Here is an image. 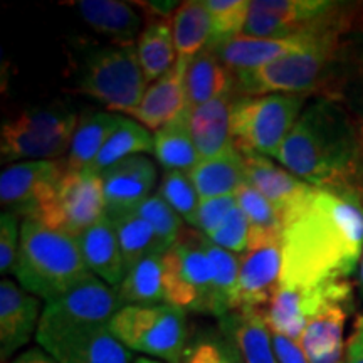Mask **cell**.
<instances>
[{
  "mask_svg": "<svg viewBox=\"0 0 363 363\" xmlns=\"http://www.w3.org/2000/svg\"><path fill=\"white\" fill-rule=\"evenodd\" d=\"M120 310L116 289L91 274L61 298L45 303L35 340L43 350L51 353L59 343L74 335L108 326Z\"/></svg>",
  "mask_w": 363,
  "mask_h": 363,
  "instance_id": "5b68a950",
  "label": "cell"
},
{
  "mask_svg": "<svg viewBox=\"0 0 363 363\" xmlns=\"http://www.w3.org/2000/svg\"><path fill=\"white\" fill-rule=\"evenodd\" d=\"M110 330L131 352H140L165 363L184 362L187 316L174 305L123 306L113 316Z\"/></svg>",
  "mask_w": 363,
  "mask_h": 363,
  "instance_id": "ba28073f",
  "label": "cell"
},
{
  "mask_svg": "<svg viewBox=\"0 0 363 363\" xmlns=\"http://www.w3.org/2000/svg\"><path fill=\"white\" fill-rule=\"evenodd\" d=\"M360 66H362V69H363V48H362V54H360Z\"/></svg>",
  "mask_w": 363,
  "mask_h": 363,
  "instance_id": "816d5d0a",
  "label": "cell"
},
{
  "mask_svg": "<svg viewBox=\"0 0 363 363\" xmlns=\"http://www.w3.org/2000/svg\"><path fill=\"white\" fill-rule=\"evenodd\" d=\"M360 320H362V321H363V316H360Z\"/></svg>",
  "mask_w": 363,
  "mask_h": 363,
  "instance_id": "f5cc1de1",
  "label": "cell"
},
{
  "mask_svg": "<svg viewBox=\"0 0 363 363\" xmlns=\"http://www.w3.org/2000/svg\"><path fill=\"white\" fill-rule=\"evenodd\" d=\"M358 288H360V294L363 298V256H362L360 266H358Z\"/></svg>",
  "mask_w": 363,
  "mask_h": 363,
  "instance_id": "c3c4849f",
  "label": "cell"
},
{
  "mask_svg": "<svg viewBox=\"0 0 363 363\" xmlns=\"http://www.w3.org/2000/svg\"><path fill=\"white\" fill-rule=\"evenodd\" d=\"M219 323L242 363H279L261 310H234L219 318Z\"/></svg>",
  "mask_w": 363,
  "mask_h": 363,
  "instance_id": "cb8c5ba5",
  "label": "cell"
},
{
  "mask_svg": "<svg viewBox=\"0 0 363 363\" xmlns=\"http://www.w3.org/2000/svg\"><path fill=\"white\" fill-rule=\"evenodd\" d=\"M57 363H133V352L111 333L110 325L86 330L49 353Z\"/></svg>",
  "mask_w": 363,
  "mask_h": 363,
  "instance_id": "484cf974",
  "label": "cell"
},
{
  "mask_svg": "<svg viewBox=\"0 0 363 363\" xmlns=\"http://www.w3.org/2000/svg\"><path fill=\"white\" fill-rule=\"evenodd\" d=\"M234 86V74L208 48L190 61L185 74V91L190 108L233 94Z\"/></svg>",
  "mask_w": 363,
  "mask_h": 363,
  "instance_id": "83f0119b",
  "label": "cell"
},
{
  "mask_svg": "<svg viewBox=\"0 0 363 363\" xmlns=\"http://www.w3.org/2000/svg\"><path fill=\"white\" fill-rule=\"evenodd\" d=\"M358 125H360V136H362V145H363V118H362L360 123H358Z\"/></svg>",
  "mask_w": 363,
  "mask_h": 363,
  "instance_id": "f907efd6",
  "label": "cell"
},
{
  "mask_svg": "<svg viewBox=\"0 0 363 363\" xmlns=\"http://www.w3.org/2000/svg\"><path fill=\"white\" fill-rule=\"evenodd\" d=\"M352 303V284L348 279L330 281L313 288H286L278 293L262 311L267 328L293 340H301L308 321L328 303Z\"/></svg>",
  "mask_w": 363,
  "mask_h": 363,
  "instance_id": "9a60e30c",
  "label": "cell"
},
{
  "mask_svg": "<svg viewBox=\"0 0 363 363\" xmlns=\"http://www.w3.org/2000/svg\"><path fill=\"white\" fill-rule=\"evenodd\" d=\"M212 19V40L234 38L244 33L249 7L247 0H203ZM211 40V43H212Z\"/></svg>",
  "mask_w": 363,
  "mask_h": 363,
  "instance_id": "f35d334b",
  "label": "cell"
},
{
  "mask_svg": "<svg viewBox=\"0 0 363 363\" xmlns=\"http://www.w3.org/2000/svg\"><path fill=\"white\" fill-rule=\"evenodd\" d=\"M136 212L150 222L165 249H170L180 239L182 217L160 195H150L142 206H138Z\"/></svg>",
  "mask_w": 363,
  "mask_h": 363,
  "instance_id": "ab89813d",
  "label": "cell"
},
{
  "mask_svg": "<svg viewBox=\"0 0 363 363\" xmlns=\"http://www.w3.org/2000/svg\"><path fill=\"white\" fill-rule=\"evenodd\" d=\"M169 7L172 4H167L165 7H160V4H143L148 16L142 34L136 40V54L148 84L169 72L179 59L172 33V19H169Z\"/></svg>",
  "mask_w": 363,
  "mask_h": 363,
  "instance_id": "44dd1931",
  "label": "cell"
},
{
  "mask_svg": "<svg viewBox=\"0 0 363 363\" xmlns=\"http://www.w3.org/2000/svg\"><path fill=\"white\" fill-rule=\"evenodd\" d=\"M352 303H328L308 321L299 343L311 363H345V323Z\"/></svg>",
  "mask_w": 363,
  "mask_h": 363,
  "instance_id": "7402d4cb",
  "label": "cell"
},
{
  "mask_svg": "<svg viewBox=\"0 0 363 363\" xmlns=\"http://www.w3.org/2000/svg\"><path fill=\"white\" fill-rule=\"evenodd\" d=\"M239 152V150H238ZM242 155L246 180L249 185L259 190L264 197L274 206L281 217L291 212L298 203H301L311 190L313 185L298 179L291 172L276 165L269 157L252 152H239Z\"/></svg>",
  "mask_w": 363,
  "mask_h": 363,
  "instance_id": "d6986e66",
  "label": "cell"
},
{
  "mask_svg": "<svg viewBox=\"0 0 363 363\" xmlns=\"http://www.w3.org/2000/svg\"><path fill=\"white\" fill-rule=\"evenodd\" d=\"M271 342L279 363H311L305 348H303V345L298 340L271 331Z\"/></svg>",
  "mask_w": 363,
  "mask_h": 363,
  "instance_id": "f6af8a7d",
  "label": "cell"
},
{
  "mask_svg": "<svg viewBox=\"0 0 363 363\" xmlns=\"http://www.w3.org/2000/svg\"><path fill=\"white\" fill-rule=\"evenodd\" d=\"M84 22L116 45H133L142 29V17L130 4L118 0H81L74 4Z\"/></svg>",
  "mask_w": 363,
  "mask_h": 363,
  "instance_id": "4316f807",
  "label": "cell"
},
{
  "mask_svg": "<svg viewBox=\"0 0 363 363\" xmlns=\"http://www.w3.org/2000/svg\"><path fill=\"white\" fill-rule=\"evenodd\" d=\"M84 262L96 278L118 288L126 276V266L115 225L104 214L93 227L78 238Z\"/></svg>",
  "mask_w": 363,
  "mask_h": 363,
  "instance_id": "603a6c76",
  "label": "cell"
},
{
  "mask_svg": "<svg viewBox=\"0 0 363 363\" xmlns=\"http://www.w3.org/2000/svg\"><path fill=\"white\" fill-rule=\"evenodd\" d=\"M189 175L201 201L234 195L244 184H247L242 155L235 147L216 158L201 160Z\"/></svg>",
  "mask_w": 363,
  "mask_h": 363,
  "instance_id": "f1b7e54d",
  "label": "cell"
},
{
  "mask_svg": "<svg viewBox=\"0 0 363 363\" xmlns=\"http://www.w3.org/2000/svg\"><path fill=\"white\" fill-rule=\"evenodd\" d=\"M238 207V199L234 195H224V197L202 199L199 203L197 214V229L203 235L212 234L217 227L222 225L230 212Z\"/></svg>",
  "mask_w": 363,
  "mask_h": 363,
  "instance_id": "ee69618b",
  "label": "cell"
},
{
  "mask_svg": "<svg viewBox=\"0 0 363 363\" xmlns=\"http://www.w3.org/2000/svg\"><path fill=\"white\" fill-rule=\"evenodd\" d=\"M345 363H363V321L358 318L345 352Z\"/></svg>",
  "mask_w": 363,
  "mask_h": 363,
  "instance_id": "bcb514c9",
  "label": "cell"
},
{
  "mask_svg": "<svg viewBox=\"0 0 363 363\" xmlns=\"http://www.w3.org/2000/svg\"><path fill=\"white\" fill-rule=\"evenodd\" d=\"M165 254H153V256L145 257L128 269L121 284L115 288L121 308L153 306L167 303L165 284H163Z\"/></svg>",
  "mask_w": 363,
  "mask_h": 363,
  "instance_id": "4dcf8cb0",
  "label": "cell"
},
{
  "mask_svg": "<svg viewBox=\"0 0 363 363\" xmlns=\"http://www.w3.org/2000/svg\"><path fill=\"white\" fill-rule=\"evenodd\" d=\"M133 363H162L158 360H152V358H136Z\"/></svg>",
  "mask_w": 363,
  "mask_h": 363,
  "instance_id": "681fc988",
  "label": "cell"
},
{
  "mask_svg": "<svg viewBox=\"0 0 363 363\" xmlns=\"http://www.w3.org/2000/svg\"><path fill=\"white\" fill-rule=\"evenodd\" d=\"M281 286L348 279L363 256V194L315 187L283 219Z\"/></svg>",
  "mask_w": 363,
  "mask_h": 363,
  "instance_id": "6da1fadb",
  "label": "cell"
},
{
  "mask_svg": "<svg viewBox=\"0 0 363 363\" xmlns=\"http://www.w3.org/2000/svg\"><path fill=\"white\" fill-rule=\"evenodd\" d=\"M66 160H29L9 165L0 175L4 212L38 220L66 174Z\"/></svg>",
  "mask_w": 363,
  "mask_h": 363,
  "instance_id": "4fadbf2b",
  "label": "cell"
},
{
  "mask_svg": "<svg viewBox=\"0 0 363 363\" xmlns=\"http://www.w3.org/2000/svg\"><path fill=\"white\" fill-rule=\"evenodd\" d=\"M235 199L239 208L247 217L251 229L264 234L283 235V217L259 190L244 184L235 192Z\"/></svg>",
  "mask_w": 363,
  "mask_h": 363,
  "instance_id": "74e56055",
  "label": "cell"
},
{
  "mask_svg": "<svg viewBox=\"0 0 363 363\" xmlns=\"http://www.w3.org/2000/svg\"><path fill=\"white\" fill-rule=\"evenodd\" d=\"M148 81L133 45H113L86 59L76 91L101 101L108 110L130 115L142 101Z\"/></svg>",
  "mask_w": 363,
  "mask_h": 363,
  "instance_id": "9c48e42d",
  "label": "cell"
},
{
  "mask_svg": "<svg viewBox=\"0 0 363 363\" xmlns=\"http://www.w3.org/2000/svg\"><path fill=\"white\" fill-rule=\"evenodd\" d=\"M120 120L121 115L110 111L91 113L81 118L66 158L67 170L83 172L88 169L113 135V131L118 128Z\"/></svg>",
  "mask_w": 363,
  "mask_h": 363,
  "instance_id": "d6a6232c",
  "label": "cell"
},
{
  "mask_svg": "<svg viewBox=\"0 0 363 363\" xmlns=\"http://www.w3.org/2000/svg\"><path fill=\"white\" fill-rule=\"evenodd\" d=\"M99 177L106 212L136 211L155 187L157 169L148 157L135 155L118 162Z\"/></svg>",
  "mask_w": 363,
  "mask_h": 363,
  "instance_id": "ac0fdd59",
  "label": "cell"
},
{
  "mask_svg": "<svg viewBox=\"0 0 363 363\" xmlns=\"http://www.w3.org/2000/svg\"><path fill=\"white\" fill-rule=\"evenodd\" d=\"M249 235H251V224L238 206L222 222V225L217 227L214 233L206 235V238L222 249H227L234 254H242L247 249Z\"/></svg>",
  "mask_w": 363,
  "mask_h": 363,
  "instance_id": "60d3db41",
  "label": "cell"
},
{
  "mask_svg": "<svg viewBox=\"0 0 363 363\" xmlns=\"http://www.w3.org/2000/svg\"><path fill=\"white\" fill-rule=\"evenodd\" d=\"M345 4L330 0H251L244 35L281 39L347 27Z\"/></svg>",
  "mask_w": 363,
  "mask_h": 363,
  "instance_id": "30bf717a",
  "label": "cell"
},
{
  "mask_svg": "<svg viewBox=\"0 0 363 363\" xmlns=\"http://www.w3.org/2000/svg\"><path fill=\"white\" fill-rule=\"evenodd\" d=\"M333 29H337V27H333ZM326 30L281 39H261L239 34L234 35V38L212 40L207 48L220 59L222 65L233 74H239V72L259 69V67L269 65L274 59H279L286 56V54L306 48V45H310L313 40L320 38Z\"/></svg>",
  "mask_w": 363,
  "mask_h": 363,
  "instance_id": "2e32d148",
  "label": "cell"
},
{
  "mask_svg": "<svg viewBox=\"0 0 363 363\" xmlns=\"http://www.w3.org/2000/svg\"><path fill=\"white\" fill-rule=\"evenodd\" d=\"M106 216L115 225L118 242H120L121 252H123L126 272L145 257L153 256V254H165L169 251L160 242L150 222L143 219L136 211L106 212Z\"/></svg>",
  "mask_w": 363,
  "mask_h": 363,
  "instance_id": "836d02e7",
  "label": "cell"
},
{
  "mask_svg": "<svg viewBox=\"0 0 363 363\" xmlns=\"http://www.w3.org/2000/svg\"><path fill=\"white\" fill-rule=\"evenodd\" d=\"M233 101V94H227L201 106L190 108V131L201 160L216 158L234 148L230 131Z\"/></svg>",
  "mask_w": 363,
  "mask_h": 363,
  "instance_id": "d4e9b609",
  "label": "cell"
},
{
  "mask_svg": "<svg viewBox=\"0 0 363 363\" xmlns=\"http://www.w3.org/2000/svg\"><path fill=\"white\" fill-rule=\"evenodd\" d=\"M155 157L165 172L190 174L201 162L190 131V106L153 135Z\"/></svg>",
  "mask_w": 363,
  "mask_h": 363,
  "instance_id": "f546056e",
  "label": "cell"
},
{
  "mask_svg": "<svg viewBox=\"0 0 363 363\" xmlns=\"http://www.w3.org/2000/svg\"><path fill=\"white\" fill-rule=\"evenodd\" d=\"M306 94L238 96L230 108V131L239 152L278 157L284 140L296 125Z\"/></svg>",
  "mask_w": 363,
  "mask_h": 363,
  "instance_id": "8992f818",
  "label": "cell"
},
{
  "mask_svg": "<svg viewBox=\"0 0 363 363\" xmlns=\"http://www.w3.org/2000/svg\"><path fill=\"white\" fill-rule=\"evenodd\" d=\"M283 235L251 229L247 249L239 257L235 310H264L281 286Z\"/></svg>",
  "mask_w": 363,
  "mask_h": 363,
  "instance_id": "5bb4252c",
  "label": "cell"
},
{
  "mask_svg": "<svg viewBox=\"0 0 363 363\" xmlns=\"http://www.w3.org/2000/svg\"><path fill=\"white\" fill-rule=\"evenodd\" d=\"M78 123L76 113L62 106L22 111L2 125L0 160H59L69 153Z\"/></svg>",
  "mask_w": 363,
  "mask_h": 363,
  "instance_id": "52a82bcc",
  "label": "cell"
},
{
  "mask_svg": "<svg viewBox=\"0 0 363 363\" xmlns=\"http://www.w3.org/2000/svg\"><path fill=\"white\" fill-rule=\"evenodd\" d=\"M142 153H155V140L152 133L138 121L121 116L118 128L113 131L101 152L86 170L91 174L101 175L104 170L116 165L118 162L142 155Z\"/></svg>",
  "mask_w": 363,
  "mask_h": 363,
  "instance_id": "e575fe53",
  "label": "cell"
},
{
  "mask_svg": "<svg viewBox=\"0 0 363 363\" xmlns=\"http://www.w3.org/2000/svg\"><path fill=\"white\" fill-rule=\"evenodd\" d=\"M158 195L187 224L197 227V214L201 197H199L189 174H184V172H165Z\"/></svg>",
  "mask_w": 363,
  "mask_h": 363,
  "instance_id": "8d00e7d4",
  "label": "cell"
},
{
  "mask_svg": "<svg viewBox=\"0 0 363 363\" xmlns=\"http://www.w3.org/2000/svg\"><path fill=\"white\" fill-rule=\"evenodd\" d=\"M182 363H242L238 350L227 338L208 337L199 340L185 353Z\"/></svg>",
  "mask_w": 363,
  "mask_h": 363,
  "instance_id": "b9f144b4",
  "label": "cell"
},
{
  "mask_svg": "<svg viewBox=\"0 0 363 363\" xmlns=\"http://www.w3.org/2000/svg\"><path fill=\"white\" fill-rule=\"evenodd\" d=\"M11 363H57L48 352L43 350L40 347H33L19 357H16Z\"/></svg>",
  "mask_w": 363,
  "mask_h": 363,
  "instance_id": "7dc6e473",
  "label": "cell"
},
{
  "mask_svg": "<svg viewBox=\"0 0 363 363\" xmlns=\"http://www.w3.org/2000/svg\"><path fill=\"white\" fill-rule=\"evenodd\" d=\"M202 238V233H189L163 257L167 303L184 311L212 313L214 276Z\"/></svg>",
  "mask_w": 363,
  "mask_h": 363,
  "instance_id": "8fae6325",
  "label": "cell"
},
{
  "mask_svg": "<svg viewBox=\"0 0 363 363\" xmlns=\"http://www.w3.org/2000/svg\"><path fill=\"white\" fill-rule=\"evenodd\" d=\"M172 33L179 59H192L211 44L214 29L203 0H187L177 6L172 16Z\"/></svg>",
  "mask_w": 363,
  "mask_h": 363,
  "instance_id": "1f68e13d",
  "label": "cell"
},
{
  "mask_svg": "<svg viewBox=\"0 0 363 363\" xmlns=\"http://www.w3.org/2000/svg\"><path fill=\"white\" fill-rule=\"evenodd\" d=\"M19 217L12 212H2L0 216V272L4 276L13 274L19 259Z\"/></svg>",
  "mask_w": 363,
  "mask_h": 363,
  "instance_id": "7bdbcfd3",
  "label": "cell"
},
{
  "mask_svg": "<svg viewBox=\"0 0 363 363\" xmlns=\"http://www.w3.org/2000/svg\"><path fill=\"white\" fill-rule=\"evenodd\" d=\"M13 276L22 288L54 301L91 276L78 238L26 219L21 225V249Z\"/></svg>",
  "mask_w": 363,
  "mask_h": 363,
  "instance_id": "3957f363",
  "label": "cell"
},
{
  "mask_svg": "<svg viewBox=\"0 0 363 363\" xmlns=\"http://www.w3.org/2000/svg\"><path fill=\"white\" fill-rule=\"evenodd\" d=\"M40 301L38 296L4 278L0 283V355L6 362L38 333Z\"/></svg>",
  "mask_w": 363,
  "mask_h": 363,
  "instance_id": "e0dca14e",
  "label": "cell"
},
{
  "mask_svg": "<svg viewBox=\"0 0 363 363\" xmlns=\"http://www.w3.org/2000/svg\"><path fill=\"white\" fill-rule=\"evenodd\" d=\"M345 27L326 30L310 45L274 59L259 69L234 74L238 96L264 94H306L316 88L340 51Z\"/></svg>",
  "mask_w": 363,
  "mask_h": 363,
  "instance_id": "277c9868",
  "label": "cell"
},
{
  "mask_svg": "<svg viewBox=\"0 0 363 363\" xmlns=\"http://www.w3.org/2000/svg\"><path fill=\"white\" fill-rule=\"evenodd\" d=\"M276 158L313 187L363 194L360 125L335 99L320 98L308 104Z\"/></svg>",
  "mask_w": 363,
  "mask_h": 363,
  "instance_id": "7a4b0ae2",
  "label": "cell"
},
{
  "mask_svg": "<svg viewBox=\"0 0 363 363\" xmlns=\"http://www.w3.org/2000/svg\"><path fill=\"white\" fill-rule=\"evenodd\" d=\"M190 61L177 59L175 66L169 72L153 81L145 91L142 101L130 115L138 120L145 128L158 130L169 121L175 120L182 111L189 108L185 74Z\"/></svg>",
  "mask_w": 363,
  "mask_h": 363,
  "instance_id": "ffe728a7",
  "label": "cell"
},
{
  "mask_svg": "<svg viewBox=\"0 0 363 363\" xmlns=\"http://www.w3.org/2000/svg\"><path fill=\"white\" fill-rule=\"evenodd\" d=\"M208 261L212 264L214 276V291H212V316L222 318L235 310L239 284V257L234 252L212 244L206 235L202 238Z\"/></svg>",
  "mask_w": 363,
  "mask_h": 363,
  "instance_id": "d590c367",
  "label": "cell"
},
{
  "mask_svg": "<svg viewBox=\"0 0 363 363\" xmlns=\"http://www.w3.org/2000/svg\"><path fill=\"white\" fill-rule=\"evenodd\" d=\"M104 214L106 203L101 177L88 170H66L38 220L51 229L79 238Z\"/></svg>",
  "mask_w": 363,
  "mask_h": 363,
  "instance_id": "7c38bea8",
  "label": "cell"
}]
</instances>
